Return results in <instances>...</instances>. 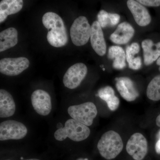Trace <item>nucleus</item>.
Masks as SVG:
<instances>
[{
	"instance_id": "a211bd4d",
	"label": "nucleus",
	"mask_w": 160,
	"mask_h": 160,
	"mask_svg": "<svg viewBox=\"0 0 160 160\" xmlns=\"http://www.w3.org/2000/svg\"><path fill=\"white\" fill-rule=\"evenodd\" d=\"M18 42V32L14 28L10 27L1 32L0 33V52L14 47Z\"/></svg>"
},
{
	"instance_id": "dca6fc26",
	"label": "nucleus",
	"mask_w": 160,
	"mask_h": 160,
	"mask_svg": "<svg viewBox=\"0 0 160 160\" xmlns=\"http://www.w3.org/2000/svg\"><path fill=\"white\" fill-rule=\"evenodd\" d=\"M16 105L12 96L4 89L0 90V117L8 118L15 112Z\"/></svg>"
},
{
	"instance_id": "9b49d317",
	"label": "nucleus",
	"mask_w": 160,
	"mask_h": 160,
	"mask_svg": "<svg viewBox=\"0 0 160 160\" xmlns=\"http://www.w3.org/2000/svg\"><path fill=\"white\" fill-rule=\"evenodd\" d=\"M127 5L133 15L135 21L138 26L145 27L150 24L151 17L148 9L137 1L129 0Z\"/></svg>"
},
{
	"instance_id": "b1692460",
	"label": "nucleus",
	"mask_w": 160,
	"mask_h": 160,
	"mask_svg": "<svg viewBox=\"0 0 160 160\" xmlns=\"http://www.w3.org/2000/svg\"><path fill=\"white\" fill-rule=\"evenodd\" d=\"M137 1L144 6L149 7H158L160 6V0H139Z\"/></svg>"
},
{
	"instance_id": "c85d7f7f",
	"label": "nucleus",
	"mask_w": 160,
	"mask_h": 160,
	"mask_svg": "<svg viewBox=\"0 0 160 160\" xmlns=\"http://www.w3.org/2000/svg\"><path fill=\"white\" fill-rule=\"evenodd\" d=\"M156 63L158 66H160L159 68V71H160V58L158 59Z\"/></svg>"
},
{
	"instance_id": "5701e85b",
	"label": "nucleus",
	"mask_w": 160,
	"mask_h": 160,
	"mask_svg": "<svg viewBox=\"0 0 160 160\" xmlns=\"http://www.w3.org/2000/svg\"><path fill=\"white\" fill-rule=\"evenodd\" d=\"M98 22L102 28H106L110 26L109 13L104 10H101L98 14Z\"/></svg>"
},
{
	"instance_id": "20e7f679",
	"label": "nucleus",
	"mask_w": 160,
	"mask_h": 160,
	"mask_svg": "<svg viewBox=\"0 0 160 160\" xmlns=\"http://www.w3.org/2000/svg\"><path fill=\"white\" fill-rule=\"evenodd\" d=\"M68 112L72 119L87 126L92 125L98 114L96 106L91 102L69 106Z\"/></svg>"
},
{
	"instance_id": "0eeeda50",
	"label": "nucleus",
	"mask_w": 160,
	"mask_h": 160,
	"mask_svg": "<svg viewBox=\"0 0 160 160\" xmlns=\"http://www.w3.org/2000/svg\"><path fill=\"white\" fill-rule=\"evenodd\" d=\"M126 150L135 160H142L148 151V142L146 138L139 132L132 135L127 142Z\"/></svg>"
},
{
	"instance_id": "1a4fd4ad",
	"label": "nucleus",
	"mask_w": 160,
	"mask_h": 160,
	"mask_svg": "<svg viewBox=\"0 0 160 160\" xmlns=\"http://www.w3.org/2000/svg\"><path fill=\"white\" fill-rule=\"evenodd\" d=\"M88 72L87 66L83 63H78L71 66L66 72L63 82L69 89H74L79 86Z\"/></svg>"
},
{
	"instance_id": "c756f323",
	"label": "nucleus",
	"mask_w": 160,
	"mask_h": 160,
	"mask_svg": "<svg viewBox=\"0 0 160 160\" xmlns=\"http://www.w3.org/2000/svg\"><path fill=\"white\" fill-rule=\"evenodd\" d=\"M76 160H88L87 158H78V159Z\"/></svg>"
},
{
	"instance_id": "7ed1b4c3",
	"label": "nucleus",
	"mask_w": 160,
	"mask_h": 160,
	"mask_svg": "<svg viewBox=\"0 0 160 160\" xmlns=\"http://www.w3.org/2000/svg\"><path fill=\"white\" fill-rule=\"evenodd\" d=\"M90 134L88 126L73 119L67 120L63 128L56 131L54 138L58 141H62L69 138L75 142H81L86 140Z\"/></svg>"
},
{
	"instance_id": "f03ea898",
	"label": "nucleus",
	"mask_w": 160,
	"mask_h": 160,
	"mask_svg": "<svg viewBox=\"0 0 160 160\" xmlns=\"http://www.w3.org/2000/svg\"><path fill=\"white\" fill-rule=\"evenodd\" d=\"M97 146L100 154L103 158L107 160L113 159L122 150L123 141L118 132L109 130L102 135Z\"/></svg>"
},
{
	"instance_id": "f3484780",
	"label": "nucleus",
	"mask_w": 160,
	"mask_h": 160,
	"mask_svg": "<svg viewBox=\"0 0 160 160\" xmlns=\"http://www.w3.org/2000/svg\"><path fill=\"white\" fill-rule=\"evenodd\" d=\"M22 0H2L0 2V23L6 20L10 15L15 14L22 9Z\"/></svg>"
},
{
	"instance_id": "2f4dec72",
	"label": "nucleus",
	"mask_w": 160,
	"mask_h": 160,
	"mask_svg": "<svg viewBox=\"0 0 160 160\" xmlns=\"http://www.w3.org/2000/svg\"></svg>"
},
{
	"instance_id": "2eb2a0df",
	"label": "nucleus",
	"mask_w": 160,
	"mask_h": 160,
	"mask_svg": "<svg viewBox=\"0 0 160 160\" xmlns=\"http://www.w3.org/2000/svg\"><path fill=\"white\" fill-rule=\"evenodd\" d=\"M144 62L146 66L151 65L160 57V42L155 43L150 39L144 40L142 43Z\"/></svg>"
},
{
	"instance_id": "7c9ffc66",
	"label": "nucleus",
	"mask_w": 160,
	"mask_h": 160,
	"mask_svg": "<svg viewBox=\"0 0 160 160\" xmlns=\"http://www.w3.org/2000/svg\"><path fill=\"white\" fill-rule=\"evenodd\" d=\"M25 160H40L38 159L33 158V159H29Z\"/></svg>"
},
{
	"instance_id": "6e6552de",
	"label": "nucleus",
	"mask_w": 160,
	"mask_h": 160,
	"mask_svg": "<svg viewBox=\"0 0 160 160\" xmlns=\"http://www.w3.org/2000/svg\"><path fill=\"white\" fill-rule=\"evenodd\" d=\"M29 66V60L26 58H5L0 61V72L9 76L20 74Z\"/></svg>"
},
{
	"instance_id": "4468645a",
	"label": "nucleus",
	"mask_w": 160,
	"mask_h": 160,
	"mask_svg": "<svg viewBox=\"0 0 160 160\" xmlns=\"http://www.w3.org/2000/svg\"><path fill=\"white\" fill-rule=\"evenodd\" d=\"M135 30L127 22H124L118 26L115 31L112 33L110 39L117 45H124L129 42L134 35Z\"/></svg>"
},
{
	"instance_id": "f8f14e48",
	"label": "nucleus",
	"mask_w": 160,
	"mask_h": 160,
	"mask_svg": "<svg viewBox=\"0 0 160 160\" xmlns=\"http://www.w3.org/2000/svg\"><path fill=\"white\" fill-rule=\"evenodd\" d=\"M116 82V87L118 91L121 96L127 102L135 101L139 95L134 83L129 78H117Z\"/></svg>"
},
{
	"instance_id": "39448f33",
	"label": "nucleus",
	"mask_w": 160,
	"mask_h": 160,
	"mask_svg": "<svg viewBox=\"0 0 160 160\" xmlns=\"http://www.w3.org/2000/svg\"><path fill=\"white\" fill-rule=\"evenodd\" d=\"M91 26L87 18L79 17L72 25L70 35L72 42L75 46H81L86 45L90 38Z\"/></svg>"
},
{
	"instance_id": "9d476101",
	"label": "nucleus",
	"mask_w": 160,
	"mask_h": 160,
	"mask_svg": "<svg viewBox=\"0 0 160 160\" xmlns=\"http://www.w3.org/2000/svg\"><path fill=\"white\" fill-rule=\"evenodd\" d=\"M32 104L37 112L40 115H48L52 109L51 97L47 92L38 89L31 95Z\"/></svg>"
},
{
	"instance_id": "412c9836",
	"label": "nucleus",
	"mask_w": 160,
	"mask_h": 160,
	"mask_svg": "<svg viewBox=\"0 0 160 160\" xmlns=\"http://www.w3.org/2000/svg\"><path fill=\"white\" fill-rule=\"evenodd\" d=\"M146 95L149 99L153 101L160 100V74L155 77L147 86Z\"/></svg>"
},
{
	"instance_id": "4be33fe9",
	"label": "nucleus",
	"mask_w": 160,
	"mask_h": 160,
	"mask_svg": "<svg viewBox=\"0 0 160 160\" xmlns=\"http://www.w3.org/2000/svg\"><path fill=\"white\" fill-rule=\"evenodd\" d=\"M126 60L130 69L138 70L142 67V59L140 57H135L134 55L132 54L127 49L126 52Z\"/></svg>"
},
{
	"instance_id": "bb28decb",
	"label": "nucleus",
	"mask_w": 160,
	"mask_h": 160,
	"mask_svg": "<svg viewBox=\"0 0 160 160\" xmlns=\"http://www.w3.org/2000/svg\"><path fill=\"white\" fill-rule=\"evenodd\" d=\"M158 141L156 143L155 150L157 153L160 154V129L157 134Z\"/></svg>"
},
{
	"instance_id": "423d86ee",
	"label": "nucleus",
	"mask_w": 160,
	"mask_h": 160,
	"mask_svg": "<svg viewBox=\"0 0 160 160\" xmlns=\"http://www.w3.org/2000/svg\"><path fill=\"white\" fill-rule=\"evenodd\" d=\"M27 132L23 123L14 120L4 121L0 124V141L21 139L26 136Z\"/></svg>"
},
{
	"instance_id": "393cba45",
	"label": "nucleus",
	"mask_w": 160,
	"mask_h": 160,
	"mask_svg": "<svg viewBox=\"0 0 160 160\" xmlns=\"http://www.w3.org/2000/svg\"><path fill=\"white\" fill-rule=\"evenodd\" d=\"M126 49L128 50L132 54L135 55L136 54H138L139 52L140 46L138 43H132L130 46H127Z\"/></svg>"
},
{
	"instance_id": "6ab92c4d",
	"label": "nucleus",
	"mask_w": 160,
	"mask_h": 160,
	"mask_svg": "<svg viewBox=\"0 0 160 160\" xmlns=\"http://www.w3.org/2000/svg\"><path fill=\"white\" fill-rule=\"evenodd\" d=\"M108 58L113 60L112 67L115 69L121 70L126 67V52L120 46H110L108 50Z\"/></svg>"
},
{
	"instance_id": "f257e3e1",
	"label": "nucleus",
	"mask_w": 160,
	"mask_h": 160,
	"mask_svg": "<svg viewBox=\"0 0 160 160\" xmlns=\"http://www.w3.org/2000/svg\"><path fill=\"white\" fill-rule=\"evenodd\" d=\"M42 22L45 28L49 30L47 39L49 44L57 48L66 46L68 42V36L62 19L57 13L49 12L43 15Z\"/></svg>"
},
{
	"instance_id": "a878e982",
	"label": "nucleus",
	"mask_w": 160,
	"mask_h": 160,
	"mask_svg": "<svg viewBox=\"0 0 160 160\" xmlns=\"http://www.w3.org/2000/svg\"><path fill=\"white\" fill-rule=\"evenodd\" d=\"M109 18L110 20V26H115L119 22L120 16L117 13H109Z\"/></svg>"
},
{
	"instance_id": "aec40b11",
	"label": "nucleus",
	"mask_w": 160,
	"mask_h": 160,
	"mask_svg": "<svg viewBox=\"0 0 160 160\" xmlns=\"http://www.w3.org/2000/svg\"><path fill=\"white\" fill-rule=\"evenodd\" d=\"M107 103L108 108L112 111H115L120 105V100L115 95L114 89L109 86L99 89L97 95Z\"/></svg>"
},
{
	"instance_id": "ddd939ff",
	"label": "nucleus",
	"mask_w": 160,
	"mask_h": 160,
	"mask_svg": "<svg viewBox=\"0 0 160 160\" xmlns=\"http://www.w3.org/2000/svg\"><path fill=\"white\" fill-rule=\"evenodd\" d=\"M90 38L92 49L98 55L103 56L106 53V44L102 27L98 21L92 25Z\"/></svg>"
},
{
	"instance_id": "cd10ccee",
	"label": "nucleus",
	"mask_w": 160,
	"mask_h": 160,
	"mask_svg": "<svg viewBox=\"0 0 160 160\" xmlns=\"http://www.w3.org/2000/svg\"><path fill=\"white\" fill-rule=\"evenodd\" d=\"M156 123L157 126L160 127V114L158 116L156 119Z\"/></svg>"
}]
</instances>
